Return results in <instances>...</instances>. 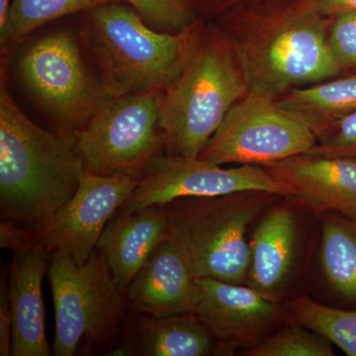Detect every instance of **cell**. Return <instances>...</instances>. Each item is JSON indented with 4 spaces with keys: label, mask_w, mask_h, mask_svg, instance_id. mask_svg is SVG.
<instances>
[{
    "label": "cell",
    "mask_w": 356,
    "mask_h": 356,
    "mask_svg": "<svg viewBox=\"0 0 356 356\" xmlns=\"http://www.w3.org/2000/svg\"><path fill=\"white\" fill-rule=\"evenodd\" d=\"M195 285L194 313L219 341V356L254 348L291 318L286 306L248 285L212 278H195Z\"/></svg>",
    "instance_id": "cell-12"
},
{
    "label": "cell",
    "mask_w": 356,
    "mask_h": 356,
    "mask_svg": "<svg viewBox=\"0 0 356 356\" xmlns=\"http://www.w3.org/2000/svg\"><path fill=\"white\" fill-rule=\"evenodd\" d=\"M139 184V178L84 172L79 188L58 210L41 240L81 266L97 245L105 227Z\"/></svg>",
    "instance_id": "cell-13"
},
{
    "label": "cell",
    "mask_w": 356,
    "mask_h": 356,
    "mask_svg": "<svg viewBox=\"0 0 356 356\" xmlns=\"http://www.w3.org/2000/svg\"><path fill=\"white\" fill-rule=\"evenodd\" d=\"M274 96L248 89L229 108L198 158L220 165H264L308 153L317 144V136Z\"/></svg>",
    "instance_id": "cell-9"
},
{
    "label": "cell",
    "mask_w": 356,
    "mask_h": 356,
    "mask_svg": "<svg viewBox=\"0 0 356 356\" xmlns=\"http://www.w3.org/2000/svg\"><path fill=\"white\" fill-rule=\"evenodd\" d=\"M10 4V0H0V27H2L6 23Z\"/></svg>",
    "instance_id": "cell-30"
},
{
    "label": "cell",
    "mask_w": 356,
    "mask_h": 356,
    "mask_svg": "<svg viewBox=\"0 0 356 356\" xmlns=\"http://www.w3.org/2000/svg\"><path fill=\"white\" fill-rule=\"evenodd\" d=\"M293 196L318 214L356 220V161L301 154L261 165Z\"/></svg>",
    "instance_id": "cell-14"
},
{
    "label": "cell",
    "mask_w": 356,
    "mask_h": 356,
    "mask_svg": "<svg viewBox=\"0 0 356 356\" xmlns=\"http://www.w3.org/2000/svg\"><path fill=\"white\" fill-rule=\"evenodd\" d=\"M318 17L309 11L303 17L285 21L248 48L243 72L248 89L276 95L341 72Z\"/></svg>",
    "instance_id": "cell-10"
},
{
    "label": "cell",
    "mask_w": 356,
    "mask_h": 356,
    "mask_svg": "<svg viewBox=\"0 0 356 356\" xmlns=\"http://www.w3.org/2000/svg\"><path fill=\"white\" fill-rule=\"evenodd\" d=\"M307 154L356 161V111L325 129L317 144Z\"/></svg>",
    "instance_id": "cell-25"
},
{
    "label": "cell",
    "mask_w": 356,
    "mask_h": 356,
    "mask_svg": "<svg viewBox=\"0 0 356 356\" xmlns=\"http://www.w3.org/2000/svg\"><path fill=\"white\" fill-rule=\"evenodd\" d=\"M17 70L29 95L60 131L79 132L113 98L102 77L90 74L76 40L67 32L51 33L30 44Z\"/></svg>",
    "instance_id": "cell-8"
},
{
    "label": "cell",
    "mask_w": 356,
    "mask_h": 356,
    "mask_svg": "<svg viewBox=\"0 0 356 356\" xmlns=\"http://www.w3.org/2000/svg\"><path fill=\"white\" fill-rule=\"evenodd\" d=\"M109 355H219V341L194 312L159 317L128 311Z\"/></svg>",
    "instance_id": "cell-16"
},
{
    "label": "cell",
    "mask_w": 356,
    "mask_h": 356,
    "mask_svg": "<svg viewBox=\"0 0 356 356\" xmlns=\"http://www.w3.org/2000/svg\"><path fill=\"white\" fill-rule=\"evenodd\" d=\"M322 214L293 196H280L250 232L247 284L274 303L286 306L308 295L321 238Z\"/></svg>",
    "instance_id": "cell-6"
},
{
    "label": "cell",
    "mask_w": 356,
    "mask_h": 356,
    "mask_svg": "<svg viewBox=\"0 0 356 356\" xmlns=\"http://www.w3.org/2000/svg\"><path fill=\"white\" fill-rule=\"evenodd\" d=\"M165 89L112 98L76 133L84 172L102 177L140 178L165 153L161 126Z\"/></svg>",
    "instance_id": "cell-7"
},
{
    "label": "cell",
    "mask_w": 356,
    "mask_h": 356,
    "mask_svg": "<svg viewBox=\"0 0 356 356\" xmlns=\"http://www.w3.org/2000/svg\"><path fill=\"white\" fill-rule=\"evenodd\" d=\"M278 102L307 124L318 139L332 123L356 111V76L289 89Z\"/></svg>",
    "instance_id": "cell-20"
},
{
    "label": "cell",
    "mask_w": 356,
    "mask_h": 356,
    "mask_svg": "<svg viewBox=\"0 0 356 356\" xmlns=\"http://www.w3.org/2000/svg\"><path fill=\"white\" fill-rule=\"evenodd\" d=\"M7 266L13 318L11 356L53 355L44 329L42 284L51 250L41 238L16 248Z\"/></svg>",
    "instance_id": "cell-15"
},
{
    "label": "cell",
    "mask_w": 356,
    "mask_h": 356,
    "mask_svg": "<svg viewBox=\"0 0 356 356\" xmlns=\"http://www.w3.org/2000/svg\"><path fill=\"white\" fill-rule=\"evenodd\" d=\"M158 32L178 34L199 20L189 0H124Z\"/></svg>",
    "instance_id": "cell-24"
},
{
    "label": "cell",
    "mask_w": 356,
    "mask_h": 356,
    "mask_svg": "<svg viewBox=\"0 0 356 356\" xmlns=\"http://www.w3.org/2000/svg\"><path fill=\"white\" fill-rule=\"evenodd\" d=\"M309 11L318 16H337L356 11V0H314Z\"/></svg>",
    "instance_id": "cell-29"
},
{
    "label": "cell",
    "mask_w": 356,
    "mask_h": 356,
    "mask_svg": "<svg viewBox=\"0 0 356 356\" xmlns=\"http://www.w3.org/2000/svg\"><path fill=\"white\" fill-rule=\"evenodd\" d=\"M168 236L165 205L147 206L130 213L118 210L105 227L96 250L124 292Z\"/></svg>",
    "instance_id": "cell-19"
},
{
    "label": "cell",
    "mask_w": 356,
    "mask_h": 356,
    "mask_svg": "<svg viewBox=\"0 0 356 356\" xmlns=\"http://www.w3.org/2000/svg\"><path fill=\"white\" fill-rule=\"evenodd\" d=\"M355 16H356V11H355Z\"/></svg>",
    "instance_id": "cell-32"
},
{
    "label": "cell",
    "mask_w": 356,
    "mask_h": 356,
    "mask_svg": "<svg viewBox=\"0 0 356 356\" xmlns=\"http://www.w3.org/2000/svg\"><path fill=\"white\" fill-rule=\"evenodd\" d=\"M128 311L165 317L195 312V277L166 238L124 290Z\"/></svg>",
    "instance_id": "cell-17"
},
{
    "label": "cell",
    "mask_w": 356,
    "mask_h": 356,
    "mask_svg": "<svg viewBox=\"0 0 356 356\" xmlns=\"http://www.w3.org/2000/svg\"><path fill=\"white\" fill-rule=\"evenodd\" d=\"M55 309L54 356L109 355L128 313L127 301L97 250L81 266L53 252L47 270Z\"/></svg>",
    "instance_id": "cell-5"
},
{
    "label": "cell",
    "mask_w": 356,
    "mask_h": 356,
    "mask_svg": "<svg viewBox=\"0 0 356 356\" xmlns=\"http://www.w3.org/2000/svg\"><path fill=\"white\" fill-rule=\"evenodd\" d=\"M217 0H189L191 6L194 7V9L197 8V7L201 6L202 8H206V7H211L212 4L216 3Z\"/></svg>",
    "instance_id": "cell-31"
},
{
    "label": "cell",
    "mask_w": 356,
    "mask_h": 356,
    "mask_svg": "<svg viewBox=\"0 0 356 356\" xmlns=\"http://www.w3.org/2000/svg\"><path fill=\"white\" fill-rule=\"evenodd\" d=\"M248 91L245 72L228 46L202 29L179 76L163 90L165 153L198 158L229 108Z\"/></svg>",
    "instance_id": "cell-4"
},
{
    "label": "cell",
    "mask_w": 356,
    "mask_h": 356,
    "mask_svg": "<svg viewBox=\"0 0 356 356\" xmlns=\"http://www.w3.org/2000/svg\"><path fill=\"white\" fill-rule=\"evenodd\" d=\"M294 320L329 339L346 355L356 356V310L337 308L315 301L310 295L287 305Z\"/></svg>",
    "instance_id": "cell-22"
},
{
    "label": "cell",
    "mask_w": 356,
    "mask_h": 356,
    "mask_svg": "<svg viewBox=\"0 0 356 356\" xmlns=\"http://www.w3.org/2000/svg\"><path fill=\"white\" fill-rule=\"evenodd\" d=\"M329 44L337 62L343 69H356V16L348 11L334 16Z\"/></svg>",
    "instance_id": "cell-26"
},
{
    "label": "cell",
    "mask_w": 356,
    "mask_h": 356,
    "mask_svg": "<svg viewBox=\"0 0 356 356\" xmlns=\"http://www.w3.org/2000/svg\"><path fill=\"white\" fill-rule=\"evenodd\" d=\"M248 191L289 196L264 166L224 168L200 158L163 153L149 163L132 195L119 210L130 213L180 197H213Z\"/></svg>",
    "instance_id": "cell-11"
},
{
    "label": "cell",
    "mask_w": 356,
    "mask_h": 356,
    "mask_svg": "<svg viewBox=\"0 0 356 356\" xmlns=\"http://www.w3.org/2000/svg\"><path fill=\"white\" fill-rule=\"evenodd\" d=\"M13 318L9 299L7 266L0 274V355L11 356Z\"/></svg>",
    "instance_id": "cell-27"
},
{
    "label": "cell",
    "mask_w": 356,
    "mask_h": 356,
    "mask_svg": "<svg viewBox=\"0 0 356 356\" xmlns=\"http://www.w3.org/2000/svg\"><path fill=\"white\" fill-rule=\"evenodd\" d=\"M123 0H13L4 25L0 27V48L6 51L42 25L102 4Z\"/></svg>",
    "instance_id": "cell-21"
},
{
    "label": "cell",
    "mask_w": 356,
    "mask_h": 356,
    "mask_svg": "<svg viewBox=\"0 0 356 356\" xmlns=\"http://www.w3.org/2000/svg\"><path fill=\"white\" fill-rule=\"evenodd\" d=\"M259 191L213 197H180L165 204L168 238L195 278L247 284L250 232L280 197Z\"/></svg>",
    "instance_id": "cell-3"
},
{
    "label": "cell",
    "mask_w": 356,
    "mask_h": 356,
    "mask_svg": "<svg viewBox=\"0 0 356 356\" xmlns=\"http://www.w3.org/2000/svg\"><path fill=\"white\" fill-rule=\"evenodd\" d=\"M84 168L76 133L44 130L0 86V218L42 238L77 191Z\"/></svg>",
    "instance_id": "cell-1"
},
{
    "label": "cell",
    "mask_w": 356,
    "mask_h": 356,
    "mask_svg": "<svg viewBox=\"0 0 356 356\" xmlns=\"http://www.w3.org/2000/svg\"><path fill=\"white\" fill-rule=\"evenodd\" d=\"M198 20L178 34L158 32L131 6L102 4L84 11L81 34L113 98L165 89L179 76L202 31Z\"/></svg>",
    "instance_id": "cell-2"
},
{
    "label": "cell",
    "mask_w": 356,
    "mask_h": 356,
    "mask_svg": "<svg viewBox=\"0 0 356 356\" xmlns=\"http://www.w3.org/2000/svg\"><path fill=\"white\" fill-rule=\"evenodd\" d=\"M334 344L292 317L261 343L241 351L243 356H334Z\"/></svg>",
    "instance_id": "cell-23"
},
{
    "label": "cell",
    "mask_w": 356,
    "mask_h": 356,
    "mask_svg": "<svg viewBox=\"0 0 356 356\" xmlns=\"http://www.w3.org/2000/svg\"><path fill=\"white\" fill-rule=\"evenodd\" d=\"M40 236L8 222H0V248L10 250L23 247L39 240Z\"/></svg>",
    "instance_id": "cell-28"
},
{
    "label": "cell",
    "mask_w": 356,
    "mask_h": 356,
    "mask_svg": "<svg viewBox=\"0 0 356 356\" xmlns=\"http://www.w3.org/2000/svg\"><path fill=\"white\" fill-rule=\"evenodd\" d=\"M308 295L324 305L356 308V220L323 213Z\"/></svg>",
    "instance_id": "cell-18"
}]
</instances>
